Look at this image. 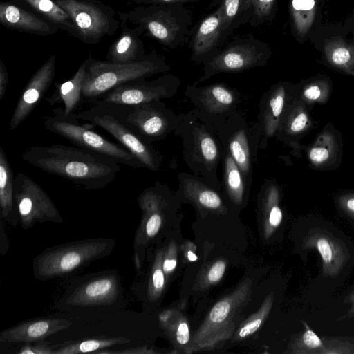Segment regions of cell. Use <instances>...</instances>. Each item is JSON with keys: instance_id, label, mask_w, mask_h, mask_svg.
<instances>
[{"instance_id": "816d5d0a", "label": "cell", "mask_w": 354, "mask_h": 354, "mask_svg": "<svg viewBox=\"0 0 354 354\" xmlns=\"http://www.w3.org/2000/svg\"><path fill=\"white\" fill-rule=\"evenodd\" d=\"M188 259L190 260V261H196L197 259V257L196 256V254H194L192 252L189 251L188 252Z\"/></svg>"}, {"instance_id": "f6af8a7d", "label": "cell", "mask_w": 354, "mask_h": 354, "mask_svg": "<svg viewBox=\"0 0 354 354\" xmlns=\"http://www.w3.org/2000/svg\"><path fill=\"white\" fill-rule=\"evenodd\" d=\"M344 304H349L351 306L348 312L345 315H342L338 319V321H343L354 317V290L348 296L346 297L344 301Z\"/></svg>"}, {"instance_id": "ac0fdd59", "label": "cell", "mask_w": 354, "mask_h": 354, "mask_svg": "<svg viewBox=\"0 0 354 354\" xmlns=\"http://www.w3.org/2000/svg\"><path fill=\"white\" fill-rule=\"evenodd\" d=\"M56 71V56H50L32 75L17 101L9 123L17 129L28 117L50 88Z\"/></svg>"}, {"instance_id": "7a4b0ae2", "label": "cell", "mask_w": 354, "mask_h": 354, "mask_svg": "<svg viewBox=\"0 0 354 354\" xmlns=\"http://www.w3.org/2000/svg\"><path fill=\"white\" fill-rule=\"evenodd\" d=\"M21 159L44 171L64 178L86 189H101L112 183L120 163L97 152L65 145L32 146Z\"/></svg>"}, {"instance_id": "6da1fadb", "label": "cell", "mask_w": 354, "mask_h": 354, "mask_svg": "<svg viewBox=\"0 0 354 354\" xmlns=\"http://www.w3.org/2000/svg\"><path fill=\"white\" fill-rule=\"evenodd\" d=\"M64 314L71 319L72 325L46 339L53 354L139 353L136 315L130 310Z\"/></svg>"}, {"instance_id": "e575fe53", "label": "cell", "mask_w": 354, "mask_h": 354, "mask_svg": "<svg viewBox=\"0 0 354 354\" xmlns=\"http://www.w3.org/2000/svg\"><path fill=\"white\" fill-rule=\"evenodd\" d=\"M19 354H53V349L46 339L26 344L17 351Z\"/></svg>"}, {"instance_id": "4316f807", "label": "cell", "mask_w": 354, "mask_h": 354, "mask_svg": "<svg viewBox=\"0 0 354 354\" xmlns=\"http://www.w3.org/2000/svg\"><path fill=\"white\" fill-rule=\"evenodd\" d=\"M14 175L7 156L0 146V213L1 219L16 227L19 222L14 194Z\"/></svg>"}, {"instance_id": "277c9868", "label": "cell", "mask_w": 354, "mask_h": 354, "mask_svg": "<svg viewBox=\"0 0 354 354\" xmlns=\"http://www.w3.org/2000/svg\"><path fill=\"white\" fill-rule=\"evenodd\" d=\"M174 133L181 140L183 158L192 174L221 191L217 170L224 150L216 131L191 110L178 115Z\"/></svg>"}, {"instance_id": "83f0119b", "label": "cell", "mask_w": 354, "mask_h": 354, "mask_svg": "<svg viewBox=\"0 0 354 354\" xmlns=\"http://www.w3.org/2000/svg\"><path fill=\"white\" fill-rule=\"evenodd\" d=\"M55 24L71 36L77 38L75 26L69 15L55 0H11Z\"/></svg>"}, {"instance_id": "7402d4cb", "label": "cell", "mask_w": 354, "mask_h": 354, "mask_svg": "<svg viewBox=\"0 0 354 354\" xmlns=\"http://www.w3.org/2000/svg\"><path fill=\"white\" fill-rule=\"evenodd\" d=\"M285 87L275 85L265 92L259 102V114L252 126L259 149L267 148L268 141L279 126L285 106Z\"/></svg>"}, {"instance_id": "3957f363", "label": "cell", "mask_w": 354, "mask_h": 354, "mask_svg": "<svg viewBox=\"0 0 354 354\" xmlns=\"http://www.w3.org/2000/svg\"><path fill=\"white\" fill-rule=\"evenodd\" d=\"M124 306L122 277L114 269L70 279L55 304L59 312L71 315L112 311Z\"/></svg>"}, {"instance_id": "e0dca14e", "label": "cell", "mask_w": 354, "mask_h": 354, "mask_svg": "<svg viewBox=\"0 0 354 354\" xmlns=\"http://www.w3.org/2000/svg\"><path fill=\"white\" fill-rule=\"evenodd\" d=\"M169 189L165 184L157 181L138 196V202L142 212V220L133 241V262L138 271L142 266L144 245L147 244V239L154 237L160 228L162 216L160 211Z\"/></svg>"}, {"instance_id": "d4e9b609", "label": "cell", "mask_w": 354, "mask_h": 354, "mask_svg": "<svg viewBox=\"0 0 354 354\" xmlns=\"http://www.w3.org/2000/svg\"><path fill=\"white\" fill-rule=\"evenodd\" d=\"M0 22L6 28L40 36L51 35L57 26L12 1L0 3Z\"/></svg>"}, {"instance_id": "4dcf8cb0", "label": "cell", "mask_w": 354, "mask_h": 354, "mask_svg": "<svg viewBox=\"0 0 354 354\" xmlns=\"http://www.w3.org/2000/svg\"><path fill=\"white\" fill-rule=\"evenodd\" d=\"M222 168V188L232 201L241 203L251 185L245 181L241 171L226 150H224Z\"/></svg>"}, {"instance_id": "4fadbf2b", "label": "cell", "mask_w": 354, "mask_h": 354, "mask_svg": "<svg viewBox=\"0 0 354 354\" xmlns=\"http://www.w3.org/2000/svg\"><path fill=\"white\" fill-rule=\"evenodd\" d=\"M216 132L223 149L230 154L244 179L251 185L253 166L259 149L253 127L239 111L218 127Z\"/></svg>"}, {"instance_id": "d6a6232c", "label": "cell", "mask_w": 354, "mask_h": 354, "mask_svg": "<svg viewBox=\"0 0 354 354\" xmlns=\"http://www.w3.org/2000/svg\"><path fill=\"white\" fill-rule=\"evenodd\" d=\"M278 0H252V15L249 24L257 27L272 21L277 10Z\"/></svg>"}, {"instance_id": "ab89813d", "label": "cell", "mask_w": 354, "mask_h": 354, "mask_svg": "<svg viewBox=\"0 0 354 354\" xmlns=\"http://www.w3.org/2000/svg\"><path fill=\"white\" fill-rule=\"evenodd\" d=\"M151 285L153 290L159 291L162 289L165 283L164 274L160 268H156L151 276Z\"/></svg>"}, {"instance_id": "f1b7e54d", "label": "cell", "mask_w": 354, "mask_h": 354, "mask_svg": "<svg viewBox=\"0 0 354 354\" xmlns=\"http://www.w3.org/2000/svg\"><path fill=\"white\" fill-rule=\"evenodd\" d=\"M220 7L223 14L221 44L241 26L248 24L252 0H212L209 8Z\"/></svg>"}, {"instance_id": "2e32d148", "label": "cell", "mask_w": 354, "mask_h": 354, "mask_svg": "<svg viewBox=\"0 0 354 354\" xmlns=\"http://www.w3.org/2000/svg\"><path fill=\"white\" fill-rule=\"evenodd\" d=\"M180 84L181 81L178 76L165 73L152 80L141 79L124 83L95 101L134 105L162 100L174 97Z\"/></svg>"}, {"instance_id": "ba28073f", "label": "cell", "mask_w": 354, "mask_h": 354, "mask_svg": "<svg viewBox=\"0 0 354 354\" xmlns=\"http://www.w3.org/2000/svg\"><path fill=\"white\" fill-rule=\"evenodd\" d=\"M93 102L88 109L75 113V117L102 128L129 150L144 168L153 172L158 171L163 156L125 121L120 104L105 101Z\"/></svg>"}, {"instance_id": "c3c4849f", "label": "cell", "mask_w": 354, "mask_h": 354, "mask_svg": "<svg viewBox=\"0 0 354 354\" xmlns=\"http://www.w3.org/2000/svg\"><path fill=\"white\" fill-rule=\"evenodd\" d=\"M320 94V89L317 86H311L304 91V95L310 100L317 99Z\"/></svg>"}, {"instance_id": "7bdbcfd3", "label": "cell", "mask_w": 354, "mask_h": 354, "mask_svg": "<svg viewBox=\"0 0 354 354\" xmlns=\"http://www.w3.org/2000/svg\"><path fill=\"white\" fill-rule=\"evenodd\" d=\"M176 338L180 344H185L189 339V331L187 324L182 322L179 324L177 332Z\"/></svg>"}, {"instance_id": "d590c367", "label": "cell", "mask_w": 354, "mask_h": 354, "mask_svg": "<svg viewBox=\"0 0 354 354\" xmlns=\"http://www.w3.org/2000/svg\"><path fill=\"white\" fill-rule=\"evenodd\" d=\"M230 304L227 301H221L217 304L210 313V319L214 322L224 320L230 310Z\"/></svg>"}, {"instance_id": "ee69618b", "label": "cell", "mask_w": 354, "mask_h": 354, "mask_svg": "<svg viewBox=\"0 0 354 354\" xmlns=\"http://www.w3.org/2000/svg\"><path fill=\"white\" fill-rule=\"evenodd\" d=\"M328 151L323 147H315L310 151V158L315 162H322L328 157Z\"/></svg>"}, {"instance_id": "1f68e13d", "label": "cell", "mask_w": 354, "mask_h": 354, "mask_svg": "<svg viewBox=\"0 0 354 354\" xmlns=\"http://www.w3.org/2000/svg\"><path fill=\"white\" fill-rule=\"evenodd\" d=\"M305 330L294 342L292 352L300 354H319L324 346L323 340L305 321H301Z\"/></svg>"}, {"instance_id": "9c48e42d", "label": "cell", "mask_w": 354, "mask_h": 354, "mask_svg": "<svg viewBox=\"0 0 354 354\" xmlns=\"http://www.w3.org/2000/svg\"><path fill=\"white\" fill-rule=\"evenodd\" d=\"M42 121L46 129L77 147L104 154L132 168H144L129 150L96 132L95 124L88 122L81 123L75 113L66 114L64 108H55L52 115L44 116Z\"/></svg>"}, {"instance_id": "cb8c5ba5", "label": "cell", "mask_w": 354, "mask_h": 354, "mask_svg": "<svg viewBox=\"0 0 354 354\" xmlns=\"http://www.w3.org/2000/svg\"><path fill=\"white\" fill-rule=\"evenodd\" d=\"M326 0H289L288 14L292 35L300 44L309 41L322 27Z\"/></svg>"}, {"instance_id": "bcb514c9", "label": "cell", "mask_w": 354, "mask_h": 354, "mask_svg": "<svg viewBox=\"0 0 354 354\" xmlns=\"http://www.w3.org/2000/svg\"><path fill=\"white\" fill-rule=\"evenodd\" d=\"M342 26L351 39L354 40V9L346 18Z\"/></svg>"}, {"instance_id": "8d00e7d4", "label": "cell", "mask_w": 354, "mask_h": 354, "mask_svg": "<svg viewBox=\"0 0 354 354\" xmlns=\"http://www.w3.org/2000/svg\"><path fill=\"white\" fill-rule=\"evenodd\" d=\"M225 266L223 261H217L210 269L208 274V279L212 282L218 281L223 276Z\"/></svg>"}, {"instance_id": "d6986e66", "label": "cell", "mask_w": 354, "mask_h": 354, "mask_svg": "<svg viewBox=\"0 0 354 354\" xmlns=\"http://www.w3.org/2000/svg\"><path fill=\"white\" fill-rule=\"evenodd\" d=\"M303 246L304 249H315L319 252L325 277L337 276L350 259L344 243L322 228L310 229L304 239Z\"/></svg>"}, {"instance_id": "f546056e", "label": "cell", "mask_w": 354, "mask_h": 354, "mask_svg": "<svg viewBox=\"0 0 354 354\" xmlns=\"http://www.w3.org/2000/svg\"><path fill=\"white\" fill-rule=\"evenodd\" d=\"M86 67L85 60L70 80L61 84H56V90L49 98H46L47 102L50 105L62 103L66 114L74 113L82 97Z\"/></svg>"}, {"instance_id": "f907efd6", "label": "cell", "mask_w": 354, "mask_h": 354, "mask_svg": "<svg viewBox=\"0 0 354 354\" xmlns=\"http://www.w3.org/2000/svg\"><path fill=\"white\" fill-rule=\"evenodd\" d=\"M345 207H346V209L348 211V212L354 218V198L348 199L345 202Z\"/></svg>"}, {"instance_id": "603a6c76", "label": "cell", "mask_w": 354, "mask_h": 354, "mask_svg": "<svg viewBox=\"0 0 354 354\" xmlns=\"http://www.w3.org/2000/svg\"><path fill=\"white\" fill-rule=\"evenodd\" d=\"M223 23L222 11L218 6L198 24L189 44L192 62L203 64L218 52V46L221 44Z\"/></svg>"}, {"instance_id": "30bf717a", "label": "cell", "mask_w": 354, "mask_h": 354, "mask_svg": "<svg viewBox=\"0 0 354 354\" xmlns=\"http://www.w3.org/2000/svg\"><path fill=\"white\" fill-rule=\"evenodd\" d=\"M272 54L269 45L252 35L236 39L203 62V73L194 83L197 84L223 73H239L264 66Z\"/></svg>"}, {"instance_id": "9a60e30c", "label": "cell", "mask_w": 354, "mask_h": 354, "mask_svg": "<svg viewBox=\"0 0 354 354\" xmlns=\"http://www.w3.org/2000/svg\"><path fill=\"white\" fill-rule=\"evenodd\" d=\"M120 107L125 121L150 144L163 140L176 129L178 115L162 100Z\"/></svg>"}, {"instance_id": "8fae6325", "label": "cell", "mask_w": 354, "mask_h": 354, "mask_svg": "<svg viewBox=\"0 0 354 354\" xmlns=\"http://www.w3.org/2000/svg\"><path fill=\"white\" fill-rule=\"evenodd\" d=\"M72 19L77 39L87 44H96L104 37L112 36L120 22L109 5L98 0H55Z\"/></svg>"}, {"instance_id": "f35d334b", "label": "cell", "mask_w": 354, "mask_h": 354, "mask_svg": "<svg viewBox=\"0 0 354 354\" xmlns=\"http://www.w3.org/2000/svg\"><path fill=\"white\" fill-rule=\"evenodd\" d=\"M8 83V73L6 65L2 59H0V100H1L6 91Z\"/></svg>"}, {"instance_id": "836d02e7", "label": "cell", "mask_w": 354, "mask_h": 354, "mask_svg": "<svg viewBox=\"0 0 354 354\" xmlns=\"http://www.w3.org/2000/svg\"><path fill=\"white\" fill-rule=\"evenodd\" d=\"M324 346L319 354H354V344L337 339H323Z\"/></svg>"}, {"instance_id": "b9f144b4", "label": "cell", "mask_w": 354, "mask_h": 354, "mask_svg": "<svg viewBox=\"0 0 354 354\" xmlns=\"http://www.w3.org/2000/svg\"><path fill=\"white\" fill-rule=\"evenodd\" d=\"M261 322L262 321L261 319H257L251 322L248 323L241 329L239 332V336L241 337H244L253 333L259 328Z\"/></svg>"}, {"instance_id": "ffe728a7", "label": "cell", "mask_w": 354, "mask_h": 354, "mask_svg": "<svg viewBox=\"0 0 354 354\" xmlns=\"http://www.w3.org/2000/svg\"><path fill=\"white\" fill-rule=\"evenodd\" d=\"M71 319L62 313L58 317L37 318L21 322L0 333V342L26 344L46 339L72 325Z\"/></svg>"}, {"instance_id": "5b68a950", "label": "cell", "mask_w": 354, "mask_h": 354, "mask_svg": "<svg viewBox=\"0 0 354 354\" xmlns=\"http://www.w3.org/2000/svg\"><path fill=\"white\" fill-rule=\"evenodd\" d=\"M117 14L122 24L138 35L150 37L171 49L187 42L193 21L192 12L182 3H147Z\"/></svg>"}, {"instance_id": "74e56055", "label": "cell", "mask_w": 354, "mask_h": 354, "mask_svg": "<svg viewBox=\"0 0 354 354\" xmlns=\"http://www.w3.org/2000/svg\"><path fill=\"white\" fill-rule=\"evenodd\" d=\"M307 122V116L305 113H301L295 117L289 124V128L293 133L302 130Z\"/></svg>"}, {"instance_id": "60d3db41", "label": "cell", "mask_w": 354, "mask_h": 354, "mask_svg": "<svg viewBox=\"0 0 354 354\" xmlns=\"http://www.w3.org/2000/svg\"><path fill=\"white\" fill-rule=\"evenodd\" d=\"M4 221L1 219L0 221V254L5 255L8 251L10 243L7 236L6 231L4 228Z\"/></svg>"}, {"instance_id": "f5cc1de1", "label": "cell", "mask_w": 354, "mask_h": 354, "mask_svg": "<svg viewBox=\"0 0 354 354\" xmlns=\"http://www.w3.org/2000/svg\"><path fill=\"white\" fill-rule=\"evenodd\" d=\"M133 1H134L137 2V1H138V0H133Z\"/></svg>"}, {"instance_id": "8992f818", "label": "cell", "mask_w": 354, "mask_h": 354, "mask_svg": "<svg viewBox=\"0 0 354 354\" xmlns=\"http://www.w3.org/2000/svg\"><path fill=\"white\" fill-rule=\"evenodd\" d=\"M112 238L100 237L61 243L44 250L32 260L33 277L41 281L62 278L108 257L116 245Z\"/></svg>"}, {"instance_id": "44dd1931", "label": "cell", "mask_w": 354, "mask_h": 354, "mask_svg": "<svg viewBox=\"0 0 354 354\" xmlns=\"http://www.w3.org/2000/svg\"><path fill=\"white\" fill-rule=\"evenodd\" d=\"M336 66L354 64V40L341 25L322 26L309 40Z\"/></svg>"}, {"instance_id": "5bb4252c", "label": "cell", "mask_w": 354, "mask_h": 354, "mask_svg": "<svg viewBox=\"0 0 354 354\" xmlns=\"http://www.w3.org/2000/svg\"><path fill=\"white\" fill-rule=\"evenodd\" d=\"M14 194L19 222L24 230L36 223H62L63 218L50 196L41 187L22 172L14 179Z\"/></svg>"}, {"instance_id": "681fc988", "label": "cell", "mask_w": 354, "mask_h": 354, "mask_svg": "<svg viewBox=\"0 0 354 354\" xmlns=\"http://www.w3.org/2000/svg\"><path fill=\"white\" fill-rule=\"evenodd\" d=\"M176 266V261L175 259H166L163 263V270L166 272L171 271Z\"/></svg>"}, {"instance_id": "484cf974", "label": "cell", "mask_w": 354, "mask_h": 354, "mask_svg": "<svg viewBox=\"0 0 354 354\" xmlns=\"http://www.w3.org/2000/svg\"><path fill=\"white\" fill-rule=\"evenodd\" d=\"M122 31L109 48L106 61L115 64H128L145 56L144 44L140 35L131 27L121 24Z\"/></svg>"}, {"instance_id": "52a82bcc", "label": "cell", "mask_w": 354, "mask_h": 354, "mask_svg": "<svg viewBox=\"0 0 354 354\" xmlns=\"http://www.w3.org/2000/svg\"><path fill=\"white\" fill-rule=\"evenodd\" d=\"M86 62L82 97L92 102L120 84L165 73L171 69L165 58L154 52L128 64L111 63L91 57Z\"/></svg>"}, {"instance_id": "7c38bea8", "label": "cell", "mask_w": 354, "mask_h": 354, "mask_svg": "<svg viewBox=\"0 0 354 354\" xmlns=\"http://www.w3.org/2000/svg\"><path fill=\"white\" fill-rule=\"evenodd\" d=\"M185 95L193 104L194 114L215 131L239 111L241 103L240 92L224 83L188 84Z\"/></svg>"}, {"instance_id": "7dc6e473", "label": "cell", "mask_w": 354, "mask_h": 354, "mask_svg": "<svg viewBox=\"0 0 354 354\" xmlns=\"http://www.w3.org/2000/svg\"><path fill=\"white\" fill-rule=\"evenodd\" d=\"M198 0H138L139 3H185L198 1Z\"/></svg>"}]
</instances>
